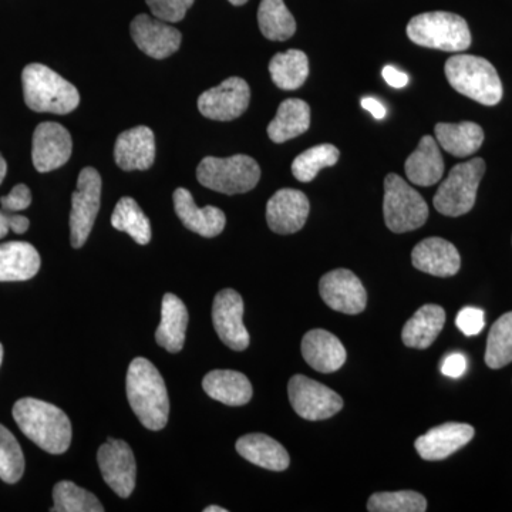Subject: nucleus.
Returning <instances> with one entry per match:
<instances>
[{"label": "nucleus", "instance_id": "ea45409f", "mask_svg": "<svg viewBox=\"0 0 512 512\" xmlns=\"http://www.w3.org/2000/svg\"><path fill=\"white\" fill-rule=\"evenodd\" d=\"M457 328L466 336H476L483 332L485 326L484 312L478 308L461 309L456 318Z\"/></svg>", "mask_w": 512, "mask_h": 512}, {"label": "nucleus", "instance_id": "79ce46f5", "mask_svg": "<svg viewBox=\"0 0 512 512\" xmlns=\"http://www.w3.org/2000/svg\"><path fill=\"white\" fill-rule=\"evenodd\" d=\"M30 222L28 218L23 215L15 214V212H8L0 210V239L5 238L9 231L15 234H25L29 229Z\"/></svg>", "mask_w": 512, "mask_h": 512}, {"label": "nucleus", "instance_id": "39448f33", "mask_svg": "<svg viewBox=\"0 0 512 512\" xmlns=\"http://www.w3.org/2000/svg\"><path fill=\"white\" fill-rule=\"evenodd\" d=\"M407 36L416 45L443 52H464L471 46V32L466 20L450 12L414 16L407 25Z\"/></svg>", "mask_w": 512, "mask_h": 512}, {"label": "nucleus", "instance_id": "cd10ccee", "mask_svg": "<svg viewBox=\"0 0 512 512\" xmlns=\"http://www.w3.org/2000/svg\"><path fill=\"white\" fill-rule=\"evenodd\" d=\"M446 323V312L440 305H424L407 320L402 339L407 348L427 349L433 345Z\"/></svg>", "mask_w": 512, "mask_h": 512}, {"label": "nucleus", "instance_id": "473e14b6", "mask_svg": "<svg viewBox=\"0 0 512 512\" xmlns=\"http://www.w3.org/2000/svg\"><path fill=\"white\" fill-rule=\"evenodd\" d=\"M111 225L117 231L126 232L138 245H147L151 241L150 220L133 198L123 197L117 202Z\"/></svg>", "mask_w": 512, "mask_h": 512}, {"label": "nucleus", "instance_id": "b1692460", "mask_svg": "<svg viewBox=\"0 0 512 512\" xmlns=\"http://www.w3.org/2000/svg\"><path fill=\"white\" fill-rule=\"evenodd\" d=\"M39 269V252L29 242L0 244V282L28 281Z\"/></svg>", "mask_w": 512, "mask_h": 512}, {"label": "nucleus", "instance_id": "c9c22d12", "mask_svg": "<svg viewBox=\"0 0 512 512\" xmlns=\"http://www.w3.org/2000/svg\"><path fill=\"white\" fill-rule=\"evenodd\" d=\"M55 507L52 512H103L104 507L96 495L72 483L60 481L53 488Z\"/></svg>", "mask_w": 512, "mask_h": 512}, {"label": "nucleus", "instance_id": "a19ab883", "mask_svg": "<svg viewBox=\"0 0 512 512\" xmlns=\"http://www.w3.org/2000/svg\"><path fill=\"white\" fill-rule=\"evenodd\" d=\"M2 208L8 212H18L26 210L32 204V192L25 184H18L10 194L0 198Z\"/></svg>", "mask_w": 512, "mask_h": 512}, {"label": "nucleus", "instance_id": "7c9ffc66", "mask_svg": "<svg viewBox=\"0 0 512 512\" xmlns=\"http://www.w3.org/2000/svg\"><path fill=\"white\" fill-rule=\"evenodd\" d=\"M272 82L282 90H296L303 86L309 76V60L302 50L276 53L269 63Z\"/></svg>", "mask_w": 512, "mask_h": 512}, {"label": "nucleus", "instance_id": "a878e982", "mask_svg": "<svg viewBox=\"0 0 512 512\" xmlns=\"http://www.w3.org/2000/svg\"><path fill=\"white\" fill-rule=\"evenodd\" d=\"M239 456L266 470L284 471L291 464L288 451L281 443L266 434L254 433L237 441Z\"/></svg>", "mask_w": 512, "mask_h": 512}, {"label": "nucleus", "instance_id": "aec40b11", "mask_svg": "<svg viewBox=\"0 0 512 512\" xmlns=\"http://www.w3.org/2000/svg\"><path fill=\"white\" fill-rule=\"evenodd\" d=\"M174 208L184 227L205 238L218 237L224 231L227 217L220 208H200L195 204L192 194L187 188H177L173 195Z\"/></svg>", "mask_w": 512, "mask_h": 512}, {"label": "nucleus", "instance_id": "a211bd4d", "mask_svg": "<svg viewBox=\"0 0 512 512\" xmlns=\"http://www.w3.org/2000/svg\"><path fill=\"white\" fill-rule=\"evenodd\" d=\"M116 164L124 171H146L156 160V137L146 126L121 133L114 146Z\"/></svg>", "mask_w": 512, "mask_h": 512}, {"label": "nucleus", "instance_id": "8fccbe9b", "mask_svg": "<svg viewBox=\"0 0 512 512\" xmlns=\"http://www.w3.org/2000/svg\"><path fill=\"white\" fill-rule=\"evenodd\" d=\"M3 360V346L2 343H0V365H2Z\"/></svg>", "mask_w": 512, "mask_h": 512}, {"label": "nucleus", "instance_id": "423d86ee", "mask_svg": "<svg viewBox=\"0 0 512 512\" xmlns=\"http://www.w3.org/2000/svg\"><path fill=\"white\" fill-rule=\"evenodd\" d=\"M201 185L221 194H245L261 180V168L254 158L238 154L228 158L205 157L197 168Z\"/></svg>", "mask_w": 512, "mask_h": 512}, {"label": "nucleus", "instance_id": "f257e3e1", "mask_svg": "<svg viewBox=\"0 0 512 512\" xmlns=\"http://www.w3.org/2000/svg\"><path fill=\"white\" fill-rule=\"evenodd\" d=\"M127 399L148 430H163L170 416V399L161 373L150 360L136 357L128 366Z\"/></svg>", "mask_w": 512, "mask_h": 512}, {"label": "nucleus", "instance_id": "de8ad7c7", "mask_svg": "<svg viewBox=\"0 0 512 512\" xmlns=\"http://www.w3.org/2000/svg\"><path fill=\"white\" fill-rule=\"evenodd\" d=\"M204 512H228V510L218 507V505H210V507L205 508Z\"/></svg>", "mask_w": 512, "mask_h": 512}, {"label": "nucleus", "instance_id": "9b49d317", "mask_svg": "<svg viewBox=\"0 0 512 512\" xmlns=\"http://www.w3.org/2000/svg\"><path fill=\"white\" fill-rule=\"evenodd\" d=\"M101 476L121 498H128L136 488L137 464L126 441L109 439L97 453Z\"/></svg>", "mask_w": 512, "mask_h": 512}, {"label": "nucleus", "instance_id": "49530a36", "mask_svg": "<svg viewBox=\"0 0 512 512\" xmlns=\"http://www.w3.org/2000/svg\"><path fill=\"white\" fill-rule=\"evenodd\" d=\"M6 174H8V163H6L5 158L0 154V184L5 180Z\"/></svg>", "mask_w": 512, "mask_h": 512}, {"label": "nucleus", "instance_id": "dca6fc26", "mask_svg": "<svg viewBox=\"0 0 512 512\" xmlns=\"http://www.w3.org/2000/svg\"><path fill=\"white\" fill-rule=\"evenodd\" d=\"M130 32L138 49L157 60L174 55L183 42L180 30L148 15H138L131 22Z\"/></svg>", "mask_w": 512, "mask_h": 512}, {"label": "nucleus", "instance_id": "9d476101", "mask_svg": "<svg viewBox=\"0 0 512 512\" xmlns=\"http://www.w3.org/2000/svg\"><path fill=\"white\" fill-rule=\"evenodd\" d=\"M293 410L305 420H326L343 409V400L325 384L303 375L293 376L288 384Z\"/></svg>", "mask_w": 512, "mask_h": 512}, {"label": "nucleus", "instance_id": "4468645a", "mask_svg": "<svg viewBox=\"0 0 512 512\" xmlns=\"http://www.w3.org/2000/svg\"><path fill=\"white\" fill-rule=\"evenodd\" d=\"M244 301L234 289L217 293L212 305V322L218 336L229 349L242 352L249 346V333L244 325Z\"/></svg>", "mask_w": 512, "mask_h": 512}, {"label": "nucleus", "instance_id": "412c9836", "mask_svg": "<svg viewBox=\"0 0 512 512\" xmlns=\"http://www.w3.org/2000/svg\"><path fill=\"white\" fill-rule=\"evenodd\" d=\"M412 262L416 269L426 274L450 278L458 274L461 266L460 254L451 242L443 238H427L414 247Z\"/></svg>", "mask_w": 512, "mask_h": 512}, {"label": "nucleus", "instance_id": "1a4fd4ad", "mask_svg": "<svg viewBox=\"0 0 512 512\" xmlns=\"http://www.w3.org/2000/svg\"><path fill=\"white\" fill-rule=\"evenodd\" d=\"M101 202V177L93 167L83 168L72 195L70 241L73 248H82L90 237Z\"/></svg>", "mask_w": 512, "mask_h": 512}, {"label": "nucleus", "instance_id": "2f4dec72", "mask_svg": "<svg viewBox=\"0 0 512 512\" xmlns=\"http://www.w3.org/2000/svg\"><path fill=\"white\" fill-rule=\"evenodd\" d=\"M258 25L262 35L274 42H285L296 32V22L284 0H261Z\"/></svg>", "mask_w": 512, "mask_h": 512}, {"label": "nucleus", "instance_id": "f704fd0d", "mask_svg": "<svg viewBox=\"0 0 512 512\" xmlns=\"http://www.w3.org/2000/svg\"><path fill=\"white\" fill-rule=\"evenodd\" d=\"M340 151L332 144H319L303 151L293 160L292 174L301 183H311L323 168L338 163Z\"/></svg>", "mask_w": 512, "mask_h": 512}, {"label": "nucleus", "instance_id": "37998d69", "mask_svg": "<svg viewBox=\"0 0 512 512\" xmlns=\"http://www.w3.org/2000/svg\"><path fill=\"white\" fill-rule=\"evenodd\" d=\"M467 359L463 353H451L441 363V373L451 379H458L466 373Z\"/></svg>", "mask_w": 512, "mask_h": 512}, {"label": "nucleus", "instance_id": "09e8293b", "mask_svg": "<svg viewBox=\"0 0 512 512\" xmlns=\"http://www.w3.org/2000/svg\"><path fill=\"white\" fill-rule=\"evenodd\" d=\"M229 3H232L234 6H242L248 2V0H228Z\"/></svg>", "mask_w": 512, "mask_h": 512}, {"label": "nucleus", "instance_id": "c85d7f7f", "mask_svg": "<svg viewBox=\"0 0 512 512\" xmlns=\"http://www.w3.org/2000/svg\"><path fill=\"white\" fill-rule=\"evenodd\" d=\"M311 126V107L301 99L282 101L275 119L269 123L268 136L276 144L302 136Z\"/></svg>", "mask_w": 512, "mask_h": 512}, {"label": "nucleus", "instance_id": "a18cd8bd", "mask_svg": "<svg viewBox=\"0 0 512 512\" xmlns=\"http://www.w3.org/2000/svg\"><path fill=\"white\" fill-rule=\"evenodd\" d=\"M362 107L369 111L377 120H382L387 113L386 107H384L379 100L375 99V97H365V99L362 100Z\"/></svg>", "mask_w": 512, "mask_h": 512}, {"label": "nucleus", "instance_id": "c756f323", "mask_svg": "<svg viewBox=\"0 0 512 512\" xmlns=\"http://www.w3.org/2000/svg\"><path fill=\"white\" fill-rule=\"evenodd\" d=\"M437 143L451 156L464 158L473 156L484 143L483 128L471 121L450 124L439 123L434 128Z\"/></svg>", "mask_w": 512, "mask_h": 512}, {"label": "nucleus", "instance_id": "20e7f679", "mask_svg": "<svg viewBox=\"0 0 512 512\" xmlns=\"http://www.w3.org/2000/svg\"><path fill=\"white\" fill-rule=\"evenodd\" d=\"M448 83L468 99L495 106L503 99V84L493 64L483 57L457 55L444 66Z\"/></svg>", "mask_w": 512, "mask_h": 512}, {"label": "nucleus", "instance_id": "bb28decb", "mask_svg": "<svg viewBox=\"0 0 512 512\" xmlns=\"http://www.w3.org/2000/svg\"><path fill=\"white\" fill-rule=\"evenodd\" d=\"M202 389L211 399L227 406H244L252 399L251 382L235 370H212L202 380Z\"/></svg>", "mask_w": 512, "mask_h": 512}, {"label": "nucleus", "instance_id": "0eeeda50", "mask_svg": "<svg viewBox=\"0 0 512 512\" xmlns=\"http://www.w3.org/2000/svg\"><path fill=\"white\" fill-rule=\"evenodd\" d=\"M383 214L390 231L404 234L426 224L429 205L400 175L392 173L384 178Z\"/></svg>", "mask_w": 512, "mask_h": 512}, {"label": "nucleus", "instance_id": "ddd939ff", "mask_svg": "<svg viewBox=\"0 0 512 512\" xmlns=\"http://www.w3.org/2000/svg\"><path fill=\"white\" fill-rule=\"evenodd\" d=\"M323 302L333 311L359 315L366 309L367 293L360 279L349 269H335L319 282Z\"/></svg>", "mask_w": 512, "mask_h": 512}, {"label": "nucleus", "instance_id": "2eb2a0df", "mask_svg": "<svg viewBox=\"0 0 512 512\" xmlns=\"http://www.w3.org/2000/svg\"><path fill=\"white\" fill-rule=\"evenodd\" d=\"M73 141L62 124L46 121L33 133L32 160L39 173H49L63 167L72 157Z\"/></svg>", "mask_w": 512, "mask_h": 512}, {"label": "nucleus", "instance_id": "c03bdc74", "mask_svg": "<svg viewBox=\"0 0 512 512\" xmlns=\"http://www.w3.org/2000/svg\"><path fill=\"white\" fill-rule=\"evenodd\" d=\"M383 79L386 80L389 86L394 89H403L409 83V76L406 73L400 72L396 67L386 66L383 69Z\"/></svg>", "mask_w": 512, "mask_h": 512}, {"label": "nucleus", "instance_id": "f8f14e48", "mask_svg": "<svg viewBox=\"0 0 512 512\" xmlns=\"http://www.w3.org/2000/svg\"><path fill=\"white\" fill-rule=\"evenodd\" d=\"M251 89L241 77H229L220 86L207 90L198 97V110L202 116L215 121L238 119L247 111Z\"/></svg>", "mask_w": 512, "mask_h": 512}, {"label": "nucleus", "instance_id": "4be33fe9", "mask_svg": "<svg viewBox=\"0 0 512 512\" xmlns=\"http://www.w3.org/2000/svg\"><path fill=\"white\" fill-rule=\"evenodd\" d=\"M302 355L305 362L320 373L336 372L348 357L342 342L323 329H313L303 336Z\"/></svg>", "mask_w": 512, "mask_h": 512}, {"label": "nucleus", "instance_id": "f03ea898", "mask_svg": "<svg viewBox=\"0 0 512 512\" xmlns=\"http://www.w3.org/2000/svg\"><path fill=\"white\" fill-rule=\"evenodd\" d=\"M13 419L36 446L50 454H63L72 443V423L62 409L43 400L20 399L13 406Z\"/></svg>", "mask_w": 512, "mask_h": 512}, {"label": "nucleus", "instance_id": "5701e85b", "mask_svg": "<svg viewBox=\"0 0 512 512\" xmlns=\"http://www.w3.org/2000/svg\"><path fill=\"white\" fill-rule=\"evenodd\" d=\"M404 170L410 183L420 187L439 183L444 174V160L437 140L431 136L421 138L419 146L407 158Z\"/></svg>", "mask_w": 512, "mask_h": 512}, {"label": "nucleus", "instance_id": "72a5a7b5", "mask_svg": "<svg viewBox=\"0 0 512 512\" xmlns=\"http://www.w3.org/2000/svg\"><path fill=\"white\" fill-rule=\"evenodd\" d=\"M512 362V312L505 313L488 333L485 363L490 369H501Z\"/></svg>", "mask_w": 512, "mask_h": 512}, {"label": "nucleus", "instance_id": "e433bc0d", "mask_svg": "<svg viewBox=\"0 0 512 512\" xmlns=\"http://www.w3.org/2000/svg\"><path fill=\"white\" fill-rule=\"evenodd\" d=\"M25 473V456L16 437L0 424V480L18 483Z\"/></svg>", "mask_w": 512, "mask_h": 512}, {"label": "nucleus", "instance_id": "393cba45", "mask_svg": "<svg viewBox=\"0 0 512 512\" xmlns=\"http://www.w3.org/2000/svg\"><path fill=\"white\" fill-rule=\"evenodd\" d=\"M187 326V306L174 293H165L161 305V322L156 332L158 345L170 353L181 352L184 348Z\"/></svg>", "mask_w": 512, "mask_h": 512}, {"label": "nucleus", "instance_id": "f3484780", "mask_svg": "<svg viewBox=\"0 0 512 512\" xmlns=\"http://www.w3.org/2000/svg\"><path fill=\"white\" fill-rule=\"evenodd\" d=\"M311 204L302 191L284 188L276 191L266 205V221L275 234L301 231L309 217Z\"/></svg>", "mask_w": 512, "mask_h": 512}, {"label": "nucleus", "instance_id": "7ed1b4c3", "mask_svg": "<svg viewBox=\"0 0 512 512\" xmlns=\"http://www.w3.org/2000/svg\"><path fill=\"white\" fill-rule=\"evenodd\" d=\"M23 94L36 113L69 114L80 104L79 90L45 64L32 63L22 73Z\"/></svg>", "mask_w": 512, "mask_h": 512}, {"label": "nucleus", "instance_id": "4c0bfd02", "mask_svg": "<svg viewBox=\"0 0 512 512\" xmlns=\"http://www.w3.org/2000/svg\"><path fill=\"white\" fill-rule=\"evenodd\" d=\"M370 512H424L427 500L416 491H396V493H376L367 501Z\"/></svg>", "mask_w": 512, "mask_h": 512}, {"label": "nucleus", "instance_id": "6e6552de", "mask_svg": "<svg viewBox=\"0 0 512 512\" xmlns=\"http://www.w3.org/2000/svg\"><path fill=\"white\" fill-rule=\"evenodd\" d=\"M484 173L483 158L456 165L434 195L436 210L446 217H461L473 210Z\"/></svg>", "mask_w": 512, "mask_h": 512}, {"label": "nucleus", "instance_id": "6ab92c4d", "mask_svg": "<svg viewBox=\"0 0 512 512\" xmlns=\"http://www.w3.org/2000/svg\"><path fill=\"white\" fill-rule=\"evenodd\" d=\"M474 437V427L466 423H446L427 431L414 443L417 453L427 461L450 457Z\"/></svg>", "mask_w": 512, "mask_h": 512}, {"label": "nucleus", "instance_id": "58836bf2", "mask_svg": "<svg viewBox=\"0 0 512 512\" xmlns=\"http://www.w3.org/2000/svg\"><path fill=\"white\" fill-rule=\"evenodd\" d=\"M148 8L157 19L167 23L181 22L195 0H146Z\"/></svg>", "mask_w": 512, "mask_h": 512}]
</instances>
